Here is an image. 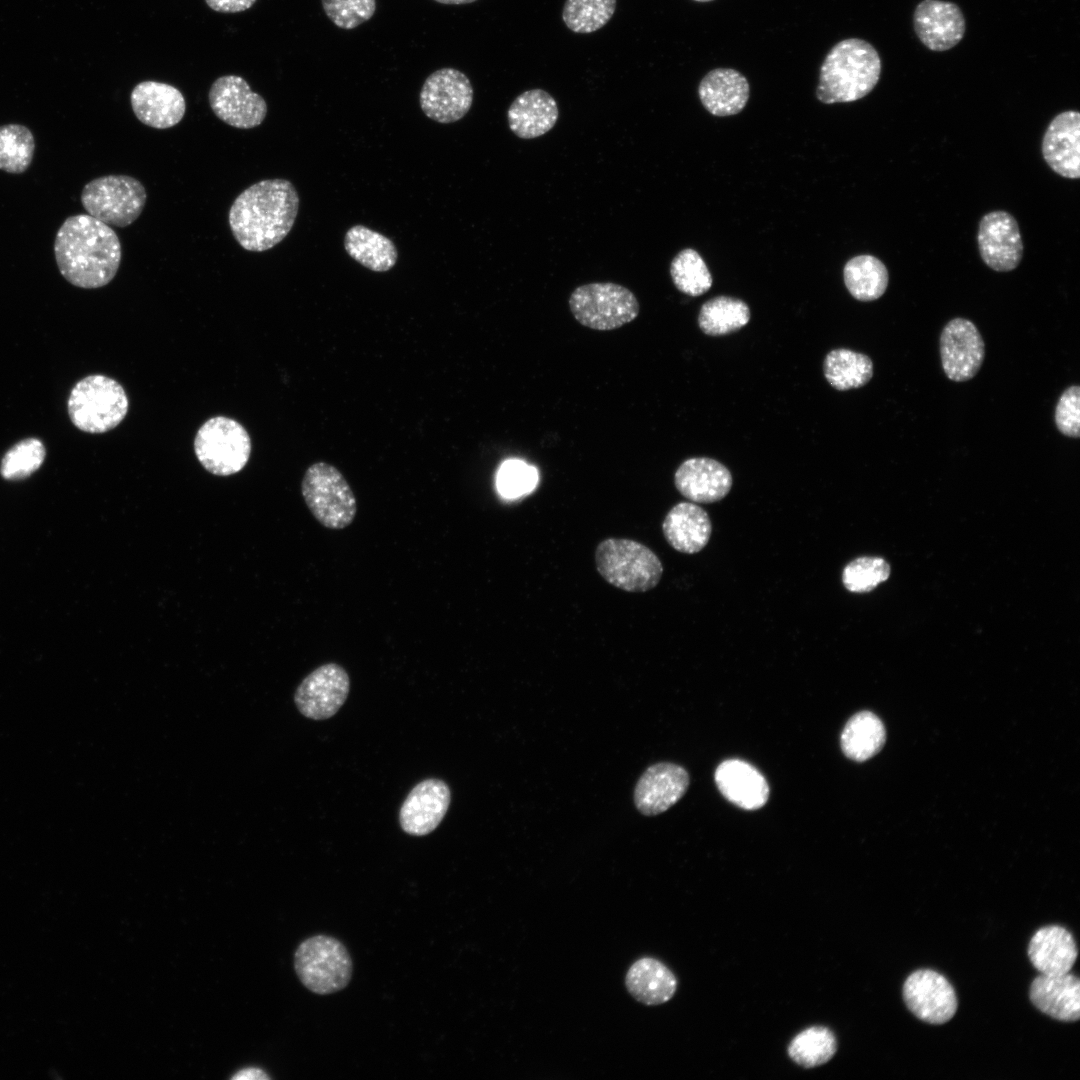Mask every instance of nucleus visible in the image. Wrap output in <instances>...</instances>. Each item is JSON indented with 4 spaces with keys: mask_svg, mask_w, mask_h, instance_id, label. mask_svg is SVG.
Segmentation results:
<instances>
[{
    "mask_svg": "<svg viewBox=\"0 0 1080 1080\" xmlns=\"http://www.w3.org/2000/svg\"><path fill=\"white\" fill-rule=\"evenodd\" d=\"M54 255L60 274L72 285L100 288L112 281L121 262L116 232L89 214L69 216L58 229Z\"/></svg>",
    "mask_w": 1080,
    "mask_h": 1080,
    "instance_id": "f257e3e1",
    "label": "nucleus"
},
{
    "mask_svg": "<svg viewBox=\"0 0 1080 1080\" xmlns=\"http://www.w3.org/2000/svg\"><path fill=\"white\" fill-rule=\"evenodd\" d=\"M299 210V195L287 179L256 182L232 203L229 226L245 250L263 252L279 244L291 231Z\"/></svg>",
    "mask_w": 1080,
    "mask_h": 1080,
    "instance_id": "f03ea898",
    "label": "nucleus"
},
{
    "mask_svg": "<svg viewBox=\"0 0 1080 1080\" xmlns=\"http://www.w3.org/2000/svg\"><path fill=\"white\" fill-rule=\"evenodd\" d=\"M881 67L879 53L869 42L844 39L831 48L820 67L816 97L824 104L859 100L877 85Z\"/></svg>",
    "mask_w": 1080,
    "mask_h": 1080,
    "instance_id": "7ed1b4c3",
    "label": "nucleus"
},
{
    "mask_svg": "<svg viewBox=\"0 0 1080 1080\" xmlns=\"http://www.w3.org/2000/svg\"><path fill=\"white\" fill-rule=\"evenodd\" d=\"M595 564L600 576L626 592H646L659 583L663 565L644 544L625 538H607L595 550Z\"/></svg>",
    "mask_w": 1080,
    "mask_h": 1080,
    "instance_id": "20e7f679",
    "label": "nucleus"
},
{
    "mask_svg": "<svg viewBox=\"0 0 1080 1080\" xmlns=\"http://www.w3.org/2000/svg\"><path fill=\"white\" fill-rule=\"evenodd\" d=\"M71 422L88 433H104L125 418L129 400L123 386L102 374L86 376L72 388L68 402Z\"/></svg>",
    "mask_w": 1080,
    "mask_h": 1080,
    "instance_id": "39448f33",
    "label": "nucleus"
},
{
    "mask_svg": "<svg viewBox=\"0 0 1080 1080\" xmlns=\"http://www.w3.org/2000/svg\"><path fill=\"white\" fill-rule=\"evenodd\" d=\"M294 970L302 985L317 995H329L347 987L353 963L346 946L337 938L317 934L303 940L294 952Z\"/></svg>",
    "mask_w": 1080,
    "mask_h": 1080,
    "instance_id": "423d86ee",
    "label": "nucleus"
},
{
    "mask_svg": "<svg viewBox=\"0 0 1080 1080\" xmlns=\"http://www.w3.org/2000/svg\"><path fill=\"white\" fill-rule=\"evenodd\" d=\"M301 493L311 514L325 528L341 530L354 521L355 494L334 465L325 461L312 463L302 478Z\"/></svg>",
    "mask_w": 1080,
    "mask_h": 1080,
    "instance_id": "0eeeda50",
    "label": "nucleus"
},
{
    "mask_svg": "<svg viewBox=\"0 0 1080 1080\" xmlns=\"http://www.w3.org/2000/svg\"><path fill=\"white\" fill-rule=\"evenodd\" d=\"M568 304L577 322L598 331L618 329L632 322L640 312L634 293L612 282L580 285L570 294Z\"/></svg>",
    "mask_w": 1080,
    "mask_h": 1080,
    "instance_id": "6e6552de",
    "label": "nucleus"
},
{
    "mask_svg": "<svg viewBox=\"0 0 1080 1080\" xmlns=\"http://www.w3.org/2000/svg\"><path fill=\"white\" fill-rule=\"evenodd\" d=\"M195 455L209 473L229 476L240 472L251 454V439L235 419L215 416L205 421L194 438Z\"/></svg>",
    "mask_w": 1080,
    "mask_h": 1080,
    "instance_id": "1a4fd4ad",
    "label": "nucleus"
},
{
    "mask_svg": "<svg viewBox=\"0 0 1080 1080\" xmlns=\"http://www.w3.org/2000/svg\"><path fill=\"white\" fill-rule=\"evenodd\" d=\"M80 200L86 212L115 227H127L141 215L147 200L144 185L128 175H106L85 184Z\"/></svg>",
    "mask_w": 1080,
    "mask_h": 1080,
    "instance_id": "9d476101",
    "label": "nucleus"
},
{
    "mask_svg": "<svg viewBox=\"0 0 1080 1080\" xmlns=\"http://www.w3.org/2000/svg\"><path fill=\"white\" fill-rule=\"evenodd\" d=\"M473 87L462 71L445 67L432 72L424 81L419 103L431 120L449 124L462 119L473 103Z\"/></svg>",
    "mask_w": 1080,
    "mask_h": 1080,
    "instance_id": "9b49d317",
    "label": "nucleus"
},
{
    "mask_svg": "<svg viewBox=\"0 0 1080 1080\" xmlns=\"http://www.w3.org/2000/svg\"><path fill=\"white\" fill-rule=\"evenodd\" d=\"M350 677L337 663H325L310 672L298 685L294 702L299 712L312 720L333 717L345 703Z\"/></svg>",
    "mask_w": 1080,
    "mask_h": 1080,
    "instance_id": "f8f14e48",
    "label": "nucleus"
},
{
    "mask_svg": "<svg viewBox=\"0 0 1080 1080\" xmlns=\"http://www.w3.org/2000/svg\"><path fill=\"white\" fill-rule=\"evenodd\" d=\"M213 113L224 123L240 129L259 126L267 115L264 98L251 90L239 76L225 75L217 78L208 92Z\"/></svg>",
    "mask_w": 1080,
    "mask_h": 1080,
    "instance_id": "ddd939ff",
    "label": "nucleus"
},
{
    "mask_svg": "<svg viewBox=\"0 0 1080 1080\" xmlns=\"http://www.w3.org/2000/svg\"><path fill=\"white\" fill-rule=\"evenodd\" d=\"M940 356L943 371L950 380L972 379L985 357L984 341L974 323L960 317L950 320L940 335Z\"/></svg>",
    "mask_w": 1080,
    "mask_h": 1080,
    "instance_id": "4468645a",
    "label": "nucleus"
},
{
    "mask_svg": "<svg viewBox=\"0 0 1080 1080\" xmlns=\"http://www.w3.org/2000/svg\"><path fill=\"white\" fill-rule=\"evenodd\" d=\"M903 999L908 1009L929 1024H944L957 1011V997L952 985L941 974L929 969L910 974L903 985Z\"/></svg>",
    "mask_w": 1080,
    "mask_h": 1080,
    "instance_id": "2eb2a0df",
    "label": "nucleus"
},
{
    "mask_svg": "<svg viewBox=\"0 0 1080 1080\" xmlns=\"http://www.w3.org/2000/svg\"><path fill=\"white\" fill-rule=\"evenodd\" d=\"M977 242L983 262L994 271H1012L1022 260L1019 226L1014 216L1006 211H991L981 218Z\"/></svg>",
    "mask_w": 1080,
    "mask_h": 1080,
    "instance_id": "dca6fc26",
    "label": "nucleus"
},
{
    "mask_svg": "<svg viewBox=\"0 0 1080 1080\" xmlns=\"http://www.w3.org/2000/svg\"><path fill=\"white\" fill-rule=\"evenodd\" d=\"M450 801V788L443 780L428 778L419 782L400 807V827L411 836L430 834L443 820Z\"/></svg>",
    "mask_w": 1080,
    "mask_h": 1080,
    "instance_id": "f3484780",
    "label": "nucleus"
},
{
    "mask_svg": "<svg viewBox=\"0 0 1080 1080\" xmlns=\"http://www.w3.org/2000/svg\"><path fill=\"white\" fill-rule=\"evenodd\" d=\"M689 786L687 771L674 763L648 767L634 789L637 810L646 816L658 815L677 803Z\"/></svg>",
    "mask_w": 1080,
    "mask_h": 1080,
    "instance_id": "a211bd4d",
    "label": "nucleus"
},
{
    "mask_svg": "<svg viewBox=\"0 0 1080 1080\" xmlns=\"http://www.w3.org/2000/svg\"><path fill=\"white\" fill-rule=\"evenodd\" d=\"M913 26L917 37L932 51H946L956 46L966 30L964 15L953 2L923 0L915 8Z\"/></svg>",
    "mask_w": 1080,
    "mask_h": 1080,
    "instance_id": "6ab92c4d",
    "label": "nucleus"
},
{
    "mask_svg": "<svg viewBox=\"0 0 1080 1080\" xmlns=\"http://www.w3.org/2000/svg\"><path fill=\"white\" fill-rule=\"evenodd\" d=\"M1048 166L1064 178L1080 177V114L1067 110L1049 123L1041 145Z\"/></svg>",
    "mask_w": 1080,
    "mask_h": 1080,
    "instance_id": "aec40b11",
    "label": "nucleus"
},
{
    "mask_svg": "<svg viewBox=\"0 0 1080 1080\" xmlns=\"http://www.w3.org/2000/svg\"><path fill=\"white\" fill-rule=\"evenodd\" d=\"M732 483V475L722 463L705 457L685 460L674 475L678 492L695 503L722 500L730 492Z\"/></svg>",
    "mask_w": 1080,
    "mask_h": 1080,
    "instance_id": "412c9836",
    "label": "nucleus"
},
{
    "mask_svg": "<svg viewBox=\"0 0 1080 1080\" xmlns=\"http://www.w3.org/2000/svg\"><path fill=\"white\" fill-rule=\"evenodd\" d=\"M132 110L137 119L155 129L177 125L184 117L186 102L176 87L157 81L138 83L130 95Z\"/></svg>",
    "mask_w": 1080,
    "mask_h": 1080,
    "instance_id": "4be33fe9",
    "label": "nucleus"
},
{
    "mask_svg": "<svg viewBox=\"0 0 1080 1080\" xmlns=\"http://www.w3.org/2000/svg\"><path fill=\"white\" fill-rule=\"evenodd\" d=\"M715 782L722 795L745 810L764 806L769 786L764 776L750 763L740 759L723 761L715 771Z\"/></svg>",
    "mask_w": 1080,
    "mask_h": 1080,
    "instance_id": "5701e85b",
    "label": "nucleus"
},
{
    "mask_svg": "<svg viewBox=\"0 0 1080 1080\" xmlns=\"http://www.w3.org/2000/svg\"><path fill=\"white\" fill-rule=\"evenodd\" d=\"M1032 1004L1042 1013L1059 1021L1080 1018V980L1068 973L1036 977L1030 986Z\"/></svg>",
    "mask_w": 1080,
    "mask_h": 1080,
    "instance_id": "b1692460",
    "label": "nucleus"
},
{
    "mask_svg": "<svg viewBox=\"0 0 1080 1080\" xmlns=\"http://www.w3.org/2000/svg\"><path fill=\"white\" fill-rule=\"evenodd\" d=\"M559 109L547 91L535 88L518 95L507 110L510 130L521 139H533L549 132L556 124Z\"/></svg>",
    "mask_w": 1080,
    "mask_h": 1080,
    "instance_id": "393cba45",
    "label": "nucleus"
},
{
    "mask_svg": "<svg viewBox=\"0 0 1080 1080\" xmlns=\"http://www.w3.org/2000/svg\"><path fill=\"white\" fill-rule=\"evenodd\" d=\"M662 531L668 544L676 551L695 554L708 544L712 524L707 512L699 505L679 502L666 514Z\"/></svg>",
    "mask_w": 1080,
    "mask_h": 1080,
    "instance_id": "a878e982",
    "label": "nucleus"
},
{
    "mask_svg": "<svg viewBox=\"0 0 1080 1080\" xmlns=\"http://www.w3.org/2000/svg\"><path fill=\"white\" fill-rule=\"evenodd\" d=\"M749 92L747 79L731 68L711 70L698 86V95L705 109L721 117L741 112L749 99Z\"/></svg>",
    "mask_w": 1080,
    "mask_h": 1080,
    "instance_id": "bb28decb",
    "label": "nucleus"
},
{
    "mask_svg": "<svg viewBox=\"0 0 1080 1080\" xmlns=\"http://www.w3.org/2000/svg\"><path fill=\"white\" fill-rule=\"evenodd\" d=\"M1078 956L1072 934L1061 926L1042 927L1032 936L1028 957L1032 965L1043 975H1061L1070 972Z\"/></svg>",
    "mask_w": 1080,
    "mask_h": 1080,
    "instance_id": "cd10ccee",
    "label": "nucleus"
},
{
    "mask_svg": "<svg viewBox=\"0 0 1080 1080\" xmlns=\"http://www.w3.org/2000/svg\"><path fill=\"white\" fill-rule=\"evenodd\" d=\"M626 988L646 1005H660L670 1000L677 989L674 974L662 962L650 957L635 961L625 977Z\"/></svg>",
    "mask_w": 1080,
    "mask_h": 1080,
    "instance_id": "c85d7f7f",
    "label": "nucleus"
},
{
    "mask_svg": "<svg viewBox=\"0 0 1080 1080\" xmlns=\"http://www.w3.org/2000/svg\"><path fill=\"white\" fill-rule=\"evenodd\" d=\"M344 248L353 260L373 272L389 271L398 259L397 248L390 238L361 224L347 230Z\"/></svg>",
    "mask_w": 1080,
    "mask_h": 1080,
    "instance_id": "c756f323",
    "label": "nucleus"
},
{
    "mask_svg": "<svg viewBox=\"0 0 1080 1080\" xmlns=\"http://www.w3.org/2000/svg\"><path fill=\"white\" fill-rule=\"evenodd\" d=\"M885 737L882 721L874 713L862 711L853 715L844 726L841 748L848 758L861 762L881 750Z\"/></svg>",
    "mask_w": 1080,
    "mask_h": 1080,
    "instance_id": "7c9ffc66",
    "label": "nucleus"
},
{
    "mask_svg": "<svg viewBox=\"0 0 1080 1080\" xmlns=\"http://www.w3.org/2000/svg\"><path fill=\"white\" fill-rule=\"evenodd\" d=\"M843 277L849 293L859 301H874L886 291L889 274L884 263L873 255H858L844 266Z\"/></svg>",
    "mask_w": 1080,
    "mask_h": 1080,
    "instance_id": "2f4dec72",
    "label": "nucleus"
},
{
    "mask_svg": "<svg viewBox=\"0 0 1080 1080\" xmlns=\"http://www.w3.org/2000/svg\"><path fill=\"white\" fill-rule=\"evenodd\" d=\"M824 375L836 390L856 389L872 378L873 363L865 354L844 348L834 349L825 357Z\"/></svg>",
    "mask_w": 1080,
    "mask_h": 1080,
    "instance_id": "473e14b6",
    "label": "nucleus"
},
{
    "mask_svg": "<svg viewBox=\"0 0 1080 1080\" xmlns=\"http://www.w3.org/2000/svg\"><path fill=\"white\" fill-rule=\"evenodd\" d=\"M750 320L748 305L736 298L718 296L706 301L698 315V325L702 332L710 336H721L738 331Z\"/></svg>",
    "mask_w": 1080,
    "mask_h": 1080,
    "instance_id": "72a5a7b5",
    "label": "nucleus"
},
{
    "mask_svg": "<svg viewBox=\"0 0 1080 1080\" xmlns=\"http://www.w3.org/2000/svg\"><path fill=\"white\" fill-rule=\"evenodd\" d=\"M837 1051V1041L831 1030L813 1026L796 1035L788 1046L789 1057L799 1066L814 1068L827 1063Z\"/></svg>",
    "mask_w": 1080,
    "mask_h": 1080,
    "instance_id": "f704fd0d",
    "label": "nucleus"
},
{
    "mask_svg": "<svg viewBox=\"0 0 1080 1080\" xmlns=\"http://www.w3.org/2000/svg\"><path fill=\"white\" fill-rule=\"evenodd\" d=\"M35 140L24 125L0 126V170L11 174L25 172L33 159Z\"/></svg>",
    "mask_w": 1080,
    "mask_h": 1080,
    "instance_id": "c9c22d12",
    "label": "nucleus"
},
{
    "mask_svg": "<svg viewBox=\"0 0 1080 1080\" xmlns=\"http://www.w3.org/2000/svg\"><path fill=\"white\" fill-rule=\"evenodd\" d=\"M616 5V0H566L562 20L572 32L593 33L611 20Z\"/></svg>",
    "mask_w": 1080,
    "mask_h": 1080,
    "instance_id": "e433bc0d",
    "label": "nucleus"
},
{
    "mask_svg": "<svg viewBox=\"0 0 1080 1080\" xmlns=\"http://www.w3.org/2000/svg\"><path fill=\"white\" fill-rule=\"evenodd\" d=\"M670 275L675 287L692 297L704 294L713 283L704 260L692 248L681 250L673 258L670 264Z\"/></svg>",
    "mask_w": 1080,
    "mask_h": 1080,
    "instance_id": "4c0bfd02",
    "label": "nucleus"
},
{
    "mask_svg": "<svg viewBox=\"0 0 1080 1080\" xmlns=\"http://www.w3.org/2000/svg\"><path fill=\"white\" fill-rule=\"evenodd\" d=\"M46 456V449L41 440L27 438L12 446L1 461L0 473L8 480H18L30 476L40 468Z\"/></svg>",
    "mask_w": 1080,
    "mask_h": 1080,
    "instance_id": "58836bf2",
    "label": "nucleus"
},
{
    "mask_svg": "<svg viewBox=\"0 0 1080 1080\" xmlns=\"http://www.w3.org/2000/svg\"><path fill=\"white\" fill-rule=\"evenodd\" d=\"M890 565L880 557L862 556L849 562L842 571L844 587L853 593H867L886 581Z\"/></svg>",
    "mask_w": 1080,
    "mask_h": 1080,
    "instance_id": "ea45409f",
    "label": "nucleus"
},
{
    "mask_svg": "<svg viewBox=\"0 0 1080 1080\" xmlns=\"http://www.w3.org/2000/svg\"><path fill=\"white\" fill-rule=\"evenodd\" d=\"M537 482V469L518 459L505 461L497 473V489L505 498L513 499L528 494Z\"/></svg>",
    "mask_w": 1080,
    "mask_h": 1080,
    "instance_id": "a19ab883",
    "label": "nucleus"
},
{
    "mask_svg": "<svg viewBox=\"0 0 1080 1080\" xmlns=\"http://www.w3.org/2000/svg\"><path fill=\"white\" fill-rule=\"evenodd\" d=\"M328 19L338 28L352 30L370 20L376 0H321Z\"/></svg>",
    "mask_w": 1080,
    "mask_h": 1080,
    "instance_id": "79ce46f5",
    "label": "nucleus"
},
{
    "mask_svg": "<svg viewBox=\"0 0 1080 1080\" xmlns=\"http://www.w3.org/2000/svg\"><path fill=\"white\" fill-rule=\"evenodd\" d=\"M1055 423L1065 436H1080V387H1068L1060 396L1055 409Z\"/></svg>",
    "mask_w": 1080,
    "mask_h": 1080,
    "instance_id": "37998d69",
    "label": "nucleus"
},
{
    "mask_svg": "<svg viewBox=\"0 0 1080 1080\" xmlns=\"http://www.w3.org/2000/svg\"><path fill=\"white\" fill-rule=\"evenodd\" d=\"M205 2L216 12L238 13L249 9L256 0H205Z\"/></svg>",
    "mask_w": 1080,
    "mask_h": 1080,
    "instance_id": "c03bdc74",
    "label": "nucleus"
},
{
    "mask_svg": "<svg viewBox=\"0 0 1080 1080\" xmlns=\"http://www.w3.org/2000/svg\"><path fill=\"white\" fill-rule=\"evenodd\" d=\"M269 1077L259 1068L249 1067L238 1071L232 1079H268Z\"/></svg>",
    "mask_w": 1080,
    "mask_h": 1080,
    "instance_id": "a18cd8bd",
    "label": "nucleus"
},
{
    "mask_svg": "<svg viewBox=\"0 0 1080 1080\" xmlns=\"http://www.w3.org/2000/svg\"><path fill=\"white\" fill-rule=\"evenodd\" d=\"M433 1H435L437 3H440V4H446V5H463V4H470V3L476 2L477 0H433Z\"/></svg>",
    "mask_w": 1080,
    "mask_h": 1080,
    "instance_id": "49530a36",
    "label": "nucleus"
},
{
    "mask_svg": "<svg viewBox=\"0 0 1080 1080\" xmlns=\"http://www.w3.org/2000/svg\"><path fill=\"white\" fill-rule=\"evenodd\" d=\"M695 1H697V2H709V1H713V0H695Z\"/></svg>",
    "mask_w": 1080,
    "mask_h": 1080,
    "instance_id": "de8ad7c7",
    "label": "nucleus"
}]
</instances>
